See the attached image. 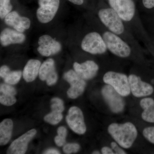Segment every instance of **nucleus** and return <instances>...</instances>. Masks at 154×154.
I'll use <instances>...</instances> for the list:
<instances>
[{
	"mask_svg": "<svg viewBox=\"0 0 154 154\" xmlns=\"http://www.w3.org/2000/svg\"><path fill=\"white\" fill-rule=\"evenodd\" d=\"M107 131L115 142L123 149L130 148L137 137V129L131 122L123 124L111 123L108 127Z\"/></svg>",
	"mask_w": 154,
	"mask_h": 154,
	"instance_id": "1",
	"label": "nucleus"
},
{
	"mask_svg": "<svg viewBox=\"0 0 154 154\" xmlns=\"http://www.w3.org/2000/svg\"><path fill=\"white\" fill-rule=\"evenodd\" d=\"M103 82L113 87L117 92L123 97H126L130 94L128 77L121 73L109 71L104 75Z\"/></svg>",
	"mask_w": 154,
	"mask_h": 154,
	"instance_id": "2",
	"label": "nucleus"
},
{
	"mask_svg": "<svg viewBox=\"0 0 154 154\" xmlns=\"http://www.w3.org/2000/svg\"><path fill=\"white\" fill-rule=\"evenodd\" d=\"M103 38L107 48L114 55L122 58L130 55L131 50L129 45L114 33L107 31L103 34Z\"/></svg>",
	"mask_w": 154,
	"mask_h": 154,
	"instance_id": "3",
	"label": "nucleus"
},
{
	"mask_svg": "<svg viewBox=\"0 0 154 154\" xmlns=\"http://www.w3.org/2000/svg\"><path fill=\"white\" fill-rule=\"evenodd\" d=\"M98 15L101 22L111 32L116 34H121L124 32L122 19L113 9H101Z\"/></svg>",
	"mask_w": 154,
	"mask_h": 154,
	"instance_id": "4",
	"label": "nucleus"
},
{
	"mask_svg": "<svg viewBox=\"0 0 154 154\" xmlns=\"http://www.w3.org/2000/svg\"><path fill=\"white\" fill-rule=\"evenodd\" d=\"M82 49L93 54H102L107 47L103 38L97 32H91L86 35L81 44Z\"/></svg>",
	"mask_w": 154,
	"mask_h": 154,
	"instance_id": "5",
	"label": "nucleus"
},
{
	"mask_svg": "<svg viewBox=\"0 0 154 154\" xmlns=\"http://www.w3.org/2000/svg\"><path fill=\"white\" fill-rule=\"evenodd\" d=\"M36 17L39 22L48 23L54 18L60 5V0H38Z\"/></svg>",
	"mask_w": 154,
	"mask_h": 154,
	"instance_id": "6",
	"label": "nucleus"
},
{
	"mask_svg": "<svg viewBox=\"0 0 154 154\" xmlns=\"http://www.w3.org/2000/svg\"><path fill=\"white\" fill-rule=\"evenodd\" d=\"M102 94L103 98L110 110L113 113H121L125 107V102L122 96L115 89L108 85L102 88Z\"/></svg>",
	"mask_w": 154,
	"mask_h": 154,
	"instance_id": "7",
	"label": "nucleus"
},
{
	"mask_svg": "<svg viewBox=\"0 0 154 154\" xmlns=\"http://www.w3.org/2000/svg\"><path fill=\"white\" fill-rule=\"evenodd\" d=\"M63 78L70 85L67 92L69 98L76 99L84 93L86 86V82L75 70H70L64 74Z\"/></svg>",
	"mask_w": 154,
	"mask_h": 154,
	"instance_id": "8",
	"label": "nucleus"
},
{
	"mask_svg": "<svg viewBox=\"0 0 154 154\" xmlns=\"http://www.w3.org/2000/svg\"><path fill=\"white\" fill-rule=\"evenodd\" d=\"M66 121L69 126L75 133L85 134L87 127L82 110L79 107L73 106L69 109L66 116Z\"/></svg>",
	"mask_w": 154,
	"mask_h": 154,
	"instance_id": "9",
	"label": "nucleus"
},
{
	"mask_svg": "<svg viewBox=\"0 0 154 154\" xmlns=\"http://www.w3.org/2000/svg\"><path fill=\"white\" fill-rule=\"evenodd\" d=\"M110 7L125 21H131L135 12V6L133 0H108Z\"/></svg>",
	"mask_w": 154,
	"mask_h": 154,
	"instance_id": "10",
	"label": "nucleus"
},
{
	"mask_svg": "<svg viewBox=\"0 0 154 154\" xmlns=\"http://www.w3.org/2000/svg\"><path fill=\"white\" fill-rule=\"evenodd\" d=\"M131 92L137 98L144 97L152 95L154 88L149 83L143 82L140 77L131 74L128 76Z\"/></svg>",
	"mask_w": 154,
	"mask_h": 154,
	"instance_id": "11",
	"label": "nucleus"
},
{
	"mask_svg": "<svg viewBox=\"0 0 154 154\" xmlns=\"http://www.w3.org/2000/svg\"><path fill=\"white\" fill-rule=\"evenodd\" d=\"M37 51L41 55L49 57L54 55L61 50V45L59 42L48 35L40 36L38 40Z\"/></svg>",
	"mask_w": 154,
	"mask_h": 154,
	"instance_id": "12",
	"label": "nucleus"
},
{
	"mask_svg": "<svg viewBox=\"0 0 154 154\" xmlns=\"http://www.w3.org/2000/svg\"><path fill=\"white\" fill-rule=\"evenodd\" d=\"M36 133L37 131L36 129H31L15 140L9 147L7 153L25 154L28 149V144L30 140L35 136Z\"/></svg>",
	"mask_w": 154,
	"mask_h": 154,
	"instance_id": "13",
	"label": "nucleus"
},
{
	"mask_svg": "<svg viewBox=\"0 0 154 154\" xmlns=\"http://www.w3.org/2000/svg\"><path fill=\"white\" fill-rule=\"evenodd\" d=\"M39 78L42 81H46L48 85L52 86L55 84L58 80V75L56 70L55 62L51 58L42 64L39 69Z\"/></svg>",
	"mask_w": 154,
	"mask_h": 154,
	"instance_id": "14",
	"label": "nucleus"
},
{
	"mask_svg": "<svg viewBox=\"0 0 154 154\" xmlns=\"http://www.w3.org/2000/svg\"><path fill=\"white\" fill-rule=\"evenodd\" d=\"M73 68L77 74L82 79L88 80L96 76L99 71V67L94 61L87 60L81 64L74 63Z\"/></svg>",
	"mask_w": 154,
	"mask_h": 154,
	"instance_id": "15",
	"label": "nucleus"
},
{
	"mask_svg": "<svg viewBox=\"0 0 154 154\" xmlns=\"http://www.w3.org/2000/svg\"><path fill=\"white\" fill-rule=\"evenodd\" d=\"M5 22L6 25L21 33L29 29L31 24L30 19L27 17H21L16 11L9 13L5 18Z\"/></svg>",
	"mask_w": 154,
	"mask_h": 154,
	"instance_id": "16",
	"label": "nucleus"
},
{
	"mask_svg": "<svg viewBox=\"0 0 154 154\" xmlns=\"http://www.w3.org/2000/svg\"><path fill=\"white\" fill-rule=\"evenodd\" d=\"M26 37L25 34L16 30L5 28L0 35V41L3 46L11 44H22L25 42Z\"/></svg>",
	"mask_w": 154,
	"mask_h": 154,
	"instance_id": "17",
	"label": "nucleus"
},
{
	"mask_svg": "<svg viewBox=\"0 0 154 154\" xmlns=\"http://www.w3.org/2000/svg\"><path fill=\"white\" fill-rule=\"evenodd\" d=\"M41 63L37 60L31 59L28 61L23 69L22 75L24 80L30 82L35 80L39 74Z\"/></svg>",
	"mask_w": 154,
	"mask_h": 154,
	"instance_id": "18",
	"label": "nucleus"
},
{
	"mask_svg": "<svg viewBox=\"0 0 154 154\" xmlns=\"http://www.w3.org/2000/svg\"><path fill=\"white\" fill-rule=\"evenodd\" d=\"M140 105L143 110L142 119L146 122L154 123V99L150 97L144 98L140 100Z\"/></svg>",
	"mask_w": 154,
	"mask_h": 154,
	"instance_id": "19",
	"label": "nucleus"
},
{
	"mask_svg": "<svg viewBox=\"0 0 154 154\" xmlns=\"http://www.w3.org/2000/svg\"><path fill=\"white\" fill-rule=\"evenodd\" d=\"M21 71H11L8 66L4 65L0 68V76L6 84L15 85L19 82L22 75Z\"/></svg>",
	"mask_w": 154,
	"mask_h": 154,
	"instance_id": "20",
	"label": "nucleus"
},
{
	"mask_svg": "<svg viewBox=\"0 0 154 154\" xmlns=\"http://www.w3.org/2000/svg\"><path fill=\"white\" fill-rule=\"evenodd\" d=\"M13 122L10 119H6L0 123V145L7 144L11 140L13 131Z\"/></svg>",
	"mask_w": 154,
	"mask_h": 154,
	"instance_id": "21",
	"label": "nucleus"
},
{
	"mask_svg": "<svg viewBox=\"0 0 154 154\" xmlns=\"http://www.w3.org/2000/svg\"><path fill=\"white\" fill-rule=\"evenodd\" d=\"M62 113L57 111H52L45 116V121L49 124L55 125L59 123L62 119Z\"/></svg>",
	"mask_w": 154,
	"mask_h": 154,
	"instance_id": "22",
	"label": "nucleus"
},
{
	"mask_svg": "<svg viewBox=\"0 0 154 154\" xmlns=\"http://www.w3.org/2000/svg\"><path fill=\"white\" fill-rule=\"evenodd\" d=\"M57 132V135L54 138V142L58 146H62L64 145L66 143L67 131L65 127L60 126L58 128Z\"/></svg>",
	"mask_w": 154,
	"mask_h": 154,
	"instance_id": "23",
	"label": "nucleus"
},
{
	"mask_svg": "<svg viewBox=\"0 0 154 154\" xmlns=\"http://www.w3.org/2000/svg\"><path fill=\"white\" fill-rule=\"evenodd\" d=\"M13 9L11 0H0V17L4 19Z\"/></svg>",
	"mask_w": 154,
	"mask_h": 154,
	"instance_id": "24",
	"label": "nucleus"
},
{
	"mask_svg": "<svg viewBox=\"0 0 154 154\" xmlns=\"http://www.w3.org/2000/svg\"><path fill=\"white\" fill-rule=\"evenodd\" d=\"M51 108L52 111L62 113L64 110L63 101L59 98H54L51 101Z\"/></svg>",
	"mask_w": 154,
	"mask_h": 154,
	"instance_id": "25",
	"label": "nucleus"
},
{
	"mask_svg": "<svg viewBox=\"0 0 154 154\" xmlns=\"http://www.w3.org/2000/svg\"><path fill=\"white\" fill-rule=\"evenodd\" d=\"M17 102V99L15 96L1 93L0 103L2 105L10 106L14 105Z\"/></svg>",
	"mask_w": 154,
	"mask_h": 154,
	"instance_id": "26",
	"label": "nucleus"
},
{
	"mask_svg": "<svg viewBox=\"0 0 154 154\" xmlns=\"http://www.w3.org/2000/svg\"><path fill=\"white\" fill-rule=\"evenodd\" d=\"M80 146L77 143H68L64 146L63 151L66 154L75 153L79 151Z\"/></svg>",
	"mask_w": 154,
	"mask_h": 154,
	"instance_id": "27",
	"label": "nucleus"
},
{
	"mask_svg": "<svg viewBox=\"0 0 154 154\" xmlns=\"http://www.w3.org/2000/svg\"><path fill=\"white\" fill-rule=\"evenodd\" d=\"M0 92L2 94H8L15 96L17 94V90L14 87L8 84H1Z\"/></svg>",
	"mask_w": 154,
	"mask_h": 154,
	"instance_id": "28",
	"label": "nucleus"
},
{
	"mask_svg": "<svg viewBox=\"0 0 154 154\" xmlns=\"http://www.w3.org/2000/svg\"><path fill=\"white\" fill-rule=\"evenodd\" d=\"M143 134L147 140L154 144V126L145 128L143 131Z\"/></svg>",
	"mask_w": 154,
	"mask_h": 154,
	"instance_id": "29",
	"label": "nucleus"
},
{
	"mask_svg": "<svg viewBox=\"0 0 154 154\" xmlns=\"http://www.w3.org/2000/svg\"><path fill=\"white\" fill-rule=\"evenodd\" d=\"M111 148L116 154H126L127 153L121 148V146L116 142H112L110 143Z\"/></svg>",
	"mask_w": 154,
	"mask_h": 154,
	"instance_id": "30",
	"label": "nucleus"
},
{
	"mask_svg": "<svg viewBox=\"0 0 154 154\" xmlns=\"http://www.w3.org/2000/svg\"><path fill=\"white\" fill-rule=\"evenodd\" d=\"M143 5L147 9L154 8V0H143Z\"/></svg>",
	"mask_w": 154,
	"mask_h": 154,
	"instance_id": "31",
	"label": "nucleus"
},
{
	"mask_svg": "<svg viewBox=\"0 0 154 154\" xmlns=\"http://www.w3.org/2000/svg\"><path fill=\"white\" fill-rule=\"evenodd\" d=\"M101 152L103 154H115L112 149L108 146L103 147L101 149Z\"/></svg>",
	"mask_w": 154,
	"mask_h": 154,
	"instance_id": "32",
	"label": "nucleus"
},
{
	"mask_svg": "<svg viewBox=\"0 0 154 154\" xmlns=\"http://www.w3.org/2000/svg\"><path fill=\"white\" fill-rule=\"evenodd\" d=\"M44 154H60L59 151L55 149H50L47 150L45 152Z\"/></svg>",
	"mask_w": 154,
	"mask_h": 154,
	"instance_id": "33",
	"label": "nucleus"
},
{
	"mask_svg": "<svg viewBox=\"0 0 154 154\" xmlns=\"http://www.w3.org/2000/svg\"><path fill=\"white\" fill-rule=\"evenodd\" d=\"M71 2L76 5H82L84 3V0H69Z\"/></svg>",
	"mask_w": 154,
	"mask_h": 154,
	"instance_id": "34",
	"label": "nucleus"
},
{
	"mask_svg": "<svg viewBox=\"0 0 154 154\" xmlns=\"http://www.w3.org/2000/svg\"><path fill=\"white\" fill-rule=\"evenodd\" d=\"M92 154H100V152L98 151H95L93 152Z\"/></svg>",
	"mask_w": 154,
	"mask_h": 154,
	"instance_id": "35",
	"label": "nucleus"
}]
</instances>
